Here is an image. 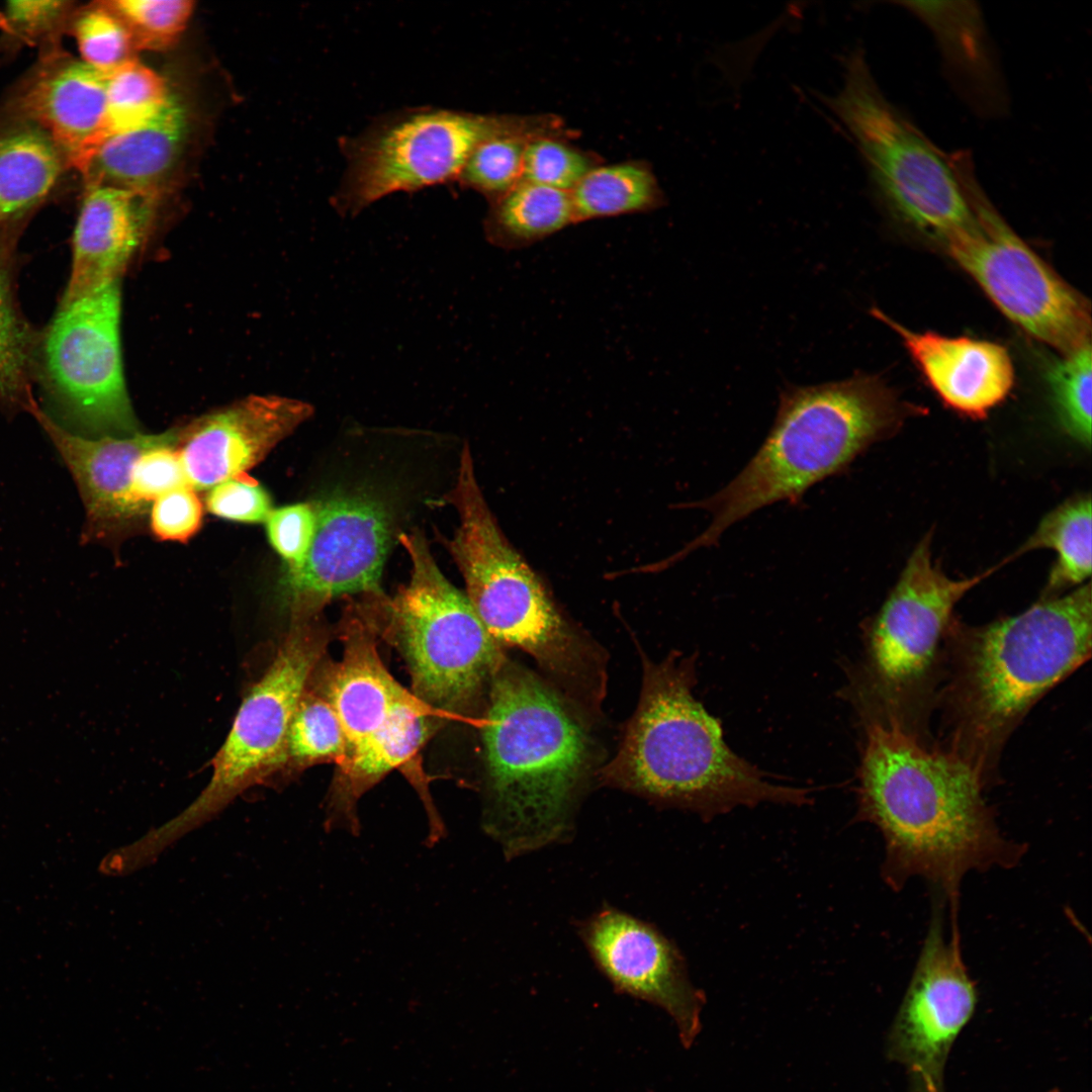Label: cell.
<instances>
[{
	"instance_id": "obj_3",
	"label": "cell",
	"mask_w": 1092,
	"mask_h": 1092,
	"mask_svg": "<svg viewBox=\"0 0 1092 1092\" xmlns=\"http://www.w3.org/2000/svg\"><path fill=\"white\" fill-rule=\"evenodd\" d=\"M489 685L483 828L513 858L571 834L589 742L565 703L529 671L504 661Z\"/></svg>"
},
{
	"instance_id": "obj_6",
	"label": "cell",
	"mask_w": 1092,
	"mask_h": 1092,
	"mask_svg": "<svg viewBox=\"0 0 1092 1092\" xmlns=\"http://www.w3.org/2000/svg\"><path fill=\"white\" fill-rule=\"evenodd\" d=\"M458 516L441 542L465 583L476 615L498 643L522 649L575 692L592 684L594 656L557 610L539 576L499 529L478 485L468 445L454 486L443 495Z\"/></svg>"
},
{
	"instance_id": "obj_18",
	"label": "cell",
	"mask_w": 1092,
	"mask_h": 1092,
	"mask_svg": "<svg viewBox=\"0 0 1092 1092\" xmlns=\"http://www.w3.org/2000/svg\"><path fill=\"white\" fill-rule=\"evenodd\" d=\"M29 414L52 441L77 485L86 513L82 542L112 541L142 514L130 496L136 461L155 447L176 446L179 429L90 438L67 430L38 403Z\"/></svg>"
},
{
	"instance_id": "obj_34",
	"label": "cell",
	"mask_w": 1092,
	"mask_h": 1092,
	"mask_svg": "<svg viewBox=\"0 0 1092 1092\" xmlns=\"http://www.w3.org/2000/svg\"><path fill=\"white\" fill-rule=\"evenodd\" d=\"M1091 343L1065 354L1048 373L1060 423L1080 444H1091Z\"/></svg>"
},
{
	"instance_id": "obj_22",
	"label": "cell",
	"mask_w": 1092,
	"mask_h": 1092,
	"mask_svg": "<svg viewBox=\"0 0 1092 1092\" xmlns=\"http://www.w3.org/2000/svg\"><path fill=\"white\" fill-rule=\"evenodd\" d=\"M347 623L344 653L331 669L325 698L342 725L346 758L398 712L422 702L405 691L382 663L372 624L359 617Z\"/></svg>"
},
{
	"instance_id": "obj_40",
	"label": "cell",
	"mask_w": 1092,
	"mask_h": 1092,
	"mask_svg": "<svg viewBox=\"0 0 1092 1092\" xmlns=\"http://www.w3.org/2000/svg\"><path fill=\"white\" fill-rule=\"evenodd\" d=\"M205 502L214 516L242 523L264 522L272 511L268 492L248 473L215 484Z\"/></svg>"
},
{
	"instance_id": "obj_21",
	"label": "cell",
	"mask_w": 1092,
	"mask_h": 1092,
	"mask_svg": "<svg viewBox=\"0 0 1092 1092\" xmlns=\"http://www.w3.org/2000/svg\"><path fill=\"white\" fill-rule=\"evenodd\" d=\"M106 89L107 74L70 60L38 75L22 95L20 107L80 170L109 135Z\"/></svg>"
},
{
	"instance_id": "obj_4",
	"label": "cell",
	"mask_w": 1092,
	"mask_h": 1092,
	"mask_svg": "<svg viewBox=\"0 0 1092 1092\" xmlns=\"http://www.w3.org/2000/svg\"><path fill=\"white\" fill-rule=\"evenodd\" d=\"M906 413L878 375L858 372L816 385H786L766 438L743 469L719 491L686 506L705 510L712 521L667 562L714 546L726 530L758 510L799 502L808 489L842 473L870 446L889 437Z\"/></svg>"
},
{
	"instance_id": "obj_1",
	"label": "cell",
	"mask_w": 1092,
	"mask_h": 1092,
	"mask_svg": "<svg viewBox=\"0 0 1092 1092\" xmlns=\"http://www.w3.org/2000/svg\"><path fill=\"white\" fill-rule=\"evenodd\" d=\"M858 780L856 817L883 836L882 877L892 890L922 878L958 900L967 874L1013 868L1025 852L999 830L971 766L899 728L869 723Z\"/></svg>"
},
{
	"instance_id": "obj_11",
	"label": "cell",
	"mask_w": 1092,
	"mask_h": 1092,
	"mask_svg": "<svg viewBox=\"0 0 1092 1092\" xmlns=\"http://www.w3.org/2000/svg\"><path fill=\"white\" fill-rule=\"evenodd\" d=\"M957 171L975 223L940 245L993 303L1025 333L1062 355L1090 344L1089 302L1004 221L981 189L968 157Z\"/></svg>"
},
{
	"instance_id": "obj_13",
	"label": "cell",
	"mask_w": 1092,
	"mask_h": 1092,
	"mask_svg": "<svg viewBox=\"0 0 1092 1092\" xmlns=\"http://www.w3.org/2000/svg\"><path fill=\"white\" fill-rule=\"evenodd\" d=\"M949 914L946 933L938 901L889 1036V1057L905 1068L910 1092H943L948 1053L977 1004L962 954L958 905L949 906Z\"/></svg>"
},
{
	"instance_id": "obj_23",
	"label": "cell",
	"mask_w": 1092,
	"mask_h": 1092,
	"mask_svg": "<svg viewBox=\"0 0 1092 1092\" xmlns=\"http://www.w3.org/2000/svg\"><path fill=\"white\" fill-rule=\"evenodd\" d=\"M188 118L184 106L170 96L147 122L107 135L82 168L87 188L115 187L162 191V182L181 154Z\"/></svg>"
},
{
	"instance_id": "obj_16",
	"label": "cell",
	"mask_w": 1092,
	"mask_h": 1092,
	"mask_svg": "<svg viewBox=\"0 0 1092 1092\" xmlns=\"http://www.w3.org/2000/svg\"><path fill=\"white\" fill-rule=\"evenodd\" d=\"M578 931L613 986L667 1011L690 1046L701 1028L705 996L691 983L678 948L653 925L611 907L590 915Z\"/></svg>"
},
{
	"instance_id": "obj_33",
	"label": "cell",
	"mask_w": 1092,
	"mask_h": 1092,
	"mask_svg": "<svg viewBox=\"0 0 1092 1092\" xmlns=\"http://www.w3.org/2000/svg\"><path fill=\"white\" fill-rule=\"evenodd\" d=\"M109 134L134 128L151 119L168 101L164 80L136 59L107 74Z\"/></svg>"
},
{
	"instance_id": "obj_14",
	"label": "cell",
	"mask_w": 1092,
	"mask_h": 1092,
	"mask_svg": "<svg viewBox=\"0 0 1092 1092\" xmlns=\"http://www.w3.org/2000/svg\"><path fill=\"white\" fill-rule=\"evenodd\" d=\"M324 650V639L297 624L270 666L244 698L225 741L212 759V777L189 810L211 812L287 763L289 725Z\"/></svg>"
},
{
	"instance_id": "obj_2",
	"label": "cell",
	"mask_w": 1092,
	"mask_h": 1092,
	"mask_svg": "<svg viewBox=\"0 0 1092 1092\" xmlns=\"http://www.w3.org/2000/svg\"><path fill=\"white\" fill-rule=\"evenodd\" d=\"M1090 582L977 627L952 620L944 641L946 751L984 784L1029 710L1091 656Z\"/></svg>"
},
{
	"instance_id": "obj_5",
	"label": "cell",
	"mask_w": 1092,
	"mask_h": 1092,
	"mask_svg": "<svg viewBox=\"0 0 1092 1092\" xmlns=\"http://www.w3.org/2000/svg\"><path fill=\"white\" fill-rule=\"evenodd\" d=\"M692 679L689 662L646 664L638 708L606 781L704 819L763 802L808 803V790L768 782L726 745L720 723L693 697Z\"/></svg>"
},
{
	"instance_id": "obj_17",
	"label": "cell",
	"mask_w": 1092,
	"mask_h": 1092,
	"mask_svg": "<svg viewBox=\"0 0 1092 1092\" xmlns=\"http://www.w3.org/2000/svg\"><path fill=\"white\" fill-rule=\"evenodd\" d=\"M313 407L279 395H250L193 420L178 432L176 450L195 489L211 488L260 463Z\"/></svg>"
},
{
	"instance_id": "obj_43",
	"label": "cell",
	"mask_w": 1092,
	"mask_h": 1092,
	"mask_svg": "<svg viewBox=\"0 0 1092 1092\" xmlns=\"http://www.w3.org/2000/svg\"><path fill=\"white\" fill-rule=\"evenodd\" d=\"M1052 1092H1057V1091H1052Z\"/></svg>"
},
{
	"instance_id": "obj_10",
	"label": "cell",
	"mask_w": 1092,
	"mask_h": 1092,
	"mask_svg": "<svg viewBox=\"0 0 1092 1092\" xmlns=\"http://www.w3.org/2000/svg\"><path fill=\"white\" fill-rule=\"evenodd\" d=\"M527 121L431 106L382 114L342 141L347 166L332 204L354 216L390 194L456 181L479 143Z\"/></svg>"
},
{
	"instance_id": "obj_41",
	"label": "cell",
	"mask_w": 1092,
	"mask_h": 1092,
	"mask_svg": "<svg viewBox=\"0 0 1092 1092\" xmlns=\"http://www.w3.org/2000/svg\"><path fill=\"white\" fill-rule=\"evenodd\" d=\"M202 516V504L194 488L189 484L183 485L154 502L151 529L160 540L186 542L199 531Z\"/></svg>"
},
{
	"instance_id": "obj_31",
	"label": "cell",
	"mask_w": 1092,
	"mask_h": 1092,
	"mask_svg": "<svg viewBox=\"0 0 1092 1092\" xmlns=\"http://www.w3.org/2000/svg\"><path fill=\"white\" fill-rule=\"evenodd\" d=\"M542 122L530 120L479 143L467 158L456 181L488 201L502 196L522 180L524 154L529 141L547 133Z\"/></svg>"
},
{
	"instance_id": "obj_25",
	"label": "cell",
	"mask_w": 1092,
	"mask_h": 1092,
	"mask_svg": "<svg viewBox=\"0 0 1092 1092\" xmlns=\"http://www.w3.org/2000/svg\"><path fill=\"white\" fill-rule=\"evenodd\" d=\"M934 34L947 72L980 111L996 113L1003 93L980 10L974 2L904 1Z\"/></svg>"
},
{
	"instance_id": "obj_35",
	"label": "cell",
	"mask_w": 1092,
	"mask_h": 1092,
	"mask_svg": "<svg viewBox=\"0 0 1092 1092\" xmlns=\"http://www.w3.org/2000/svg\"><path fill=\"white\" fill-rule=\"evenodd\" d=\"M74 35L83 62L105 74L135 59L132 34L107 1L82 11Z\"/></svg>"
},
{
	"instance_id": "obj_38",
	"label": "cell",
	"mask_w": 1092,
	"mask_h": 1092,
	"mask_svg": "<svg viewBox=\"0 0 1092 1092\" xmlns=\"http://www.w3.org/2000/svg\"><path fill=\"white\" fill-rule=\"evenodd\" d=\"M315 503H299L272 510L266 519L269 541L287 564L298 569L310 548L316 527Z\"/></svg>"
},
{
	"instance_id": "obj_8",
	"label": "cell",
	"mask_w": 1092,
	"mask_h": 1092,
	"mask_svg": "<svg viewBox=\"0 0 1092 1092\" xmlns=\"http://www.w3.org/2000/svg\"><path fill=\"white\" fill-rule=\"evenodd\" d=\"M993 570L951 578L932 560L931 535L918 543L869 631L875 721L922 740L921 722L936 702L954 607Z\"/></svg>"
},
{
	"instance_id": "obj_15",
	"label": "cell",
	"mask_w": 1092,
	"mask_h": 1092,
	"mask_svg": "<svg viewBox=\"0 0 1092 1092\" xmlns=\"http://www.w3.org/2000/svg\"><path fill=\"white\" fill-rule=\"evenodd\" d=\"M316 527L301 566L287 572L284 598L297 619L330 600L380 592L379 578L391 541L390 518L377 500L340 494L316 502Z\"/></svg>"
},
{
	"instance_id": "obj_19",
	"label": "cell",
	"mask_w": 1092,
	"mask_h": 1092,
	"mask_svg": "<svg viewBox=\"0 0 1092 1092\" xmlns=\"http://www.w3.org/2000/svg\"><path fill=\"white\" fill-rule=\"evenodd\" d=\"M160 192L87 188L72 244L70 277L61 304L120 281L150 232Z\"/></svg>"
},
{
	"instance_id": "obj_9",
	"label": "cell",
	"mask_w": 1092,
	"mask_h": 1092,
	"mask_svg": "<svg viewBox=\"0 0 1092 1092\" xmlns=\"http://www.w3.org/2000/svg\"><path fill=\"white\" fill-rule=\"evenodd\" d=\"M411 561L408 581L384 613L407 662L418 698L428 706L455 708L490 682L504 662L465 593L443 575L424 535L401 533Z\"/></svg>"
},
{
	"instance_id": "obj_36",
	"label": "cell",
	"mask_w": 1092,
	"mask_h": 1092,
	"mask_svg": "<svg viewBox=\"0 0 1092 1092\" xmlns=\"http://www.w3.org/2000/svg\"><path fill=\"white\" fill-rule=\"evenodd\" d=\"M132 34L138 51L170 47L184 30L192 12L188 0L107 1Z\"/></svg>"
},
{
	"instance_id": "obj_7",
	"label": "cell",
	"mask_w": 1092,
	"mask_h": 1092,
	"mask_svg": "<svg viewBox=\"0 0 1092 1092\" xmlns=\"http://www.w3.org/2000/svg\"><path fill=\"white\" fill-rule=\"evenodd\" d=\"M825 103L854 142L875 197L895 220L939 244L974 225L950 155L887 100L861 49L844 59L841 89Z\"/></svg>"
},
{
	"instance_id": "obj_26",
	"label": "cell",
	"mask_w": 1092,
	"mask_h": 1092,
	"mask_svg": "<svg viewBox=\"0 0 1092 1092\" xmlns=\"http://www.w3.org/2000/svg\"><path fill=\"white\" fill-rule=\"evenodd\" d=\"M18 226L5 222L0 229V404L12 413H29L37 404L32 380L40 339L23 315L16 296Z\"/></svg>"
},
{
	"instance_id": "obj_39",
	"label": "cell",
	"mask_w": 1092,
	"mask_h": 1092,
	"mask_svg": "<svg viewBox=\"0 0 1092 1092\" xmlns=\"http://www.w3.org/2000/svg\"><path fill=\"white\" fill-rule=\"evenodd\" d=\"M187 484L189 482L175 446H159L146 451L136 461L130 496L133 505L143 513L151 502Z\"/></svg>"
},
{
	"instance_id": "obj_37",
	"label": "cell",
	"mask_w": 1092,
	"mask_h": 1092,
	"mask_svg": "<svg viewBox=\"0 0 1092 1092\" xmlns=\"http://www.w3.org/2000/svg\"><path fill=\"white\" fill-rule=\"evenodd\" d=\"M598 164L587 153L548 133L532 138L527 144L522 180L571 192Z\"/></svg>"
},
{
	"instance_id": "obj_27",
	"label": "cell",
	"mask_w": 1092,
	"mask_h": 1092,
	"mask_svg": "<svg viewBox=\"0 0 1092 1092\" xmlns=\"http://www.w3.org/2000/svg\"><path fill=\"white\" fill-rule=\"evenodd\" d=\"M576 222L570 192L521 180L490 201L486 240L505 250L536 244Z\"/></svg>"
},
{
	"instance_id": "obj_24",
	"label": "cell",
	"mask_w": 1092,
	"mask_h": 1092,
	"mask_svg": "<svg viewBox=\"0 0 1092 1092\" xmlns=\"http://www.w3.org/2000/svg\"><path fill=\"white\" fill-rule=\"evenodd\" d=\"M430 712L423 702L401 710L349 753L329 795L324 823L327 832L342 829L354 836L360 834L359 798L421 748L434 727Z\"/></svg>"
},
{
	"instance_id": "obj_32",
	"label": "cell",
	"mask_w": 1092,
	"mask_h": 1092,
	"mask_svg": "<svg viewBox=\"0 0 1092 1092\" xmlns=\"http://www.w3.org/2000/svg\"><path fill=\"white\" fill-rule=\"evenodd\" d=\"M346 754V738L335 710L326 699L304 691L288 729L287 763L303 767L336 760L341 765Z\"/></svg>"
},
{
	"instance_id": "obj_30",
	"label": "cell",
	"mask_w": 1092,
	"mask_h": 1092,
	"mask_svg": "<svg viewBox=\"0 0 1092 1092\" xmlns=\"http://www.w3.org/2000/svg\"><path fill=\"white\" fill-rule=\"evenodd\" d=\"M576 222L646 212L663 204V193L646 163L594 167L570 192Z\"/></svg>"
},
{
	"instance_id": "obj_42",
	"label": "cell",
	"mask_w": 1092,
	"mask_h": 1092,
	"mask_svg": "<svg viewBox=\"0 0 1092 1092\" xmlns=\"http://www.w3.org/2000/svg\"><path fill=\"white\" fill-rule=\"evenodd\" d=\"M65 1H11L7 16L27 32H39L54 24L68 9Z\"/></svg>"
},
{
	"instance_id": "obj_20",
	"label": "cell",
	"mask_w": 1092,
	"mask_h": 1092,
	"mask_svg": "<svg viewBox=\"0 0 1092 1092\" xmlns=\"http://www.w3.org/2000/svg\"><path fill=\"white\" fill-rule=\"evenodd\" d=\"M871 313L898 334L931 388L953 411L982 418L1009 394L1014 371L1003 346L966 337L917 333L876 307Z\"/></svg>"
},
{
	"instance_id": "obj_12",
	"label": "cell",
	"mask_w": 1092,
	"mask_h": 1092,
	"mask_svg": "<svg viewBox=\"0 0 1092 1092\" xmlns=\"http://www.w3.org/2000/svg\"><path fill=\"white\" fill-rule=\"evenodd\" d=\"M120 281L67 304L40 339L41 371L57 421L84 437L139 433L120 344Z\"/></svg>"
},
{
	"instance_id": "obj_29",
	"label": "cell",
	"mask_w": 1092,
	"mask_h": 1092,
	"mask_svg": "<svg viewBox=\"0 0 1092 1092\" xmlns=\"http://www.w3.org/2000/svg\"><path fill=\"white\" fill-rule=\"evenodd\" d=\"M1052 549L1057 554L1043 597L1079 586L1092 568L1091 497L1075 496L1050 512L1016 555L1031 550Z\"/></svg>"
},
{
	"instance_id": "obj_28",
	"label": "cell",
	"mask_w": 1092,
	"mask_h": 1092,
	"mask_svg": "<svg viewBox=\"0 0 1092 1092\" xmlns=\"http://www.w3.org/2000/svg\"><path fill=\"white\" fill-rule=\"evenodd\" d=\"M61 155L39 130L25 129L0 140V224L18 218L52 190Z\"/></svg>"
}]
</instances>
